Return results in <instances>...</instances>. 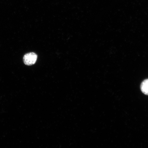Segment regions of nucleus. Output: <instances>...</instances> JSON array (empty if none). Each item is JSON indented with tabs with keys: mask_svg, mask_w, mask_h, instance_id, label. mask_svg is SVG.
Instances as JSON below:
<instances>
[{
	"mask_svg": "<svg viewBox=\"0 0 148 148\" xmlns=\"http://www.w3.org/2000/svg\"><path fill=\"white\" fill-rule=\"evenodd\" d=\"M38 58V56L33 52L26 53L23 57V61L25 65L31 66L36 63Z\"/></svg>",
	"mask_w": 148,
	"mask_h": 148,
	"instance_id": "f257e3e1",
	"label": "nucleus"
},
{
	"mask_svg": "<svg viewBox=\"0 0 148 148\" xmlns=\"http://www.w3.org/2000/svg\"><path fill=\"white\" fill-rule=\"evenodd\" d=\"M140 89L144 94L148 95V79H145L142 83Z\"/></svg>",
	"mask_w": 148,
	"mask_h": 148,
	"instance_id": "f03ea898",
	"label": "nucleus"
}]
</instances>
